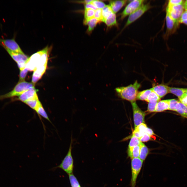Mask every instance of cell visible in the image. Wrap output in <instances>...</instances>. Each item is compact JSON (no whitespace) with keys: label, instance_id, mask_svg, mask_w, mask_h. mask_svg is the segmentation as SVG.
Listing matches in <instances>:
<instances>
[{"label":"cell","instance_id":"obj_1","mask_svg":"<svg viewBox=\"0 0 187 187\" xmlns=\"http://www.w3.org/2000/svg\"><path fill=\"white\" fill-rule=\"evenodd\" d=\"M141 86V84L136 80L133 84L126 86L116 88L115 90L119 97L131 103L136 101L137 100L138 90Z\"/></svg>","mask_w":187,"mask_h":187},{"label":"cell","instance_id":"obj_2","mask_svg":"<svg viewBox=\"0 0 187 187\" xmlns=\"http://www.w3.org/2000/svg\"><path fill=\"white\" fill-rule=\"evenodd\" d=\"M34 85L32 83L25 81H19L11 91L0 95V100L18 96L26 91L35 87Z\"/></svg>","mask_w":187,"mask_h":187},{"label":"cell","instance_id":"obj_3","mask_svg":"<svg viewBox=\"0 0 187 187\" xmlns=\"http://www.w3.org/2000/svg\"><path fill=\"white\" fill-rule=\"evenodd\" d=\"M73 143V139L71 135V142L67 154L60 164L56 167L62 169L68 175L73 173L74 168V161L72 155Z\"/></svg>","mask_w":187,"mask_h":187},{"label":"cell","instance_id":"obj_4","mask_svg":"<svg viewBox=\"0 0 187 187\" xmlns=\"http://www.w3.org/2000/svg\"><path fill=\"white\" fill-rule=\"evenodd\" d=\"M143 161L139 157L131 159V178L130 183L131 187H135L138 176L142 166Z\"/></svg>","mask_w":187,"mask_h":187},{"label":"cell","instance_id":"obj_5","mask_svg":"<svg viewBox=\"0 0 187 187\" xmlns=\"http://www.w3.org/2000/svg\"><path fill=\"white\" fill-rule=\"evenodd\" d=\"M184 8L183 3L177 5L168 6L166 9V13L175 22L179 23Z\"/></svg>","mask_w":187,"mask_h":187},{"label":"cell","instance_id":"obj_6","mask_svg":"<svg viewBox=\"0 0 187 187\" xmlns=\"http://www.w3.org/2000/svg\"><path fill=\"white\" fill-rule=\"evenodd\" d=\"M151 7L149 3L143 4L136 10L129 15L125 25V28L140 17L145 12Z\"/></svg>","mask_w":187,"mask_h":187},{"label":"cell","instance_id":"obj_7","mask_svg":"<svg viewBox=\"0 0 187 187\" xmlns=\"http://www.w3.org/2000/svg\"><path fill=\"white\" fill-rule=\"evenodd\" d=\"M3 47L13 59L16 63L20 71L23 69L25 67L26 63L29 57L24 54L14 52L4 47Z\"/></svg>","mask_w":187,"mask_h":187},{"label":"cell","instance_id":"obj_8","mask_svg":"<svg viewBox=\"0 0 187 187\" xmlns=\"http://www.w3.org/2000/svg\"><path fill=\"white\" fill-rule=\"evenodd\" d=\"M133 111L135 128L144 123L145 113L139 108L136 101L131 103Z\"/></svg>","mask_w":187,"mask_h":187},{"label":"cell","instance_id":"obj_9","mask_svg":"<svg viewBox=\"0 0 187 187\" xmlns=\"http://www.w3.org/2000/svg\"><path fill=\"white\" fill-rule=\"evenodd\" d=\"M144 1L143 0H134L131 1L122 13L121 19H122L132 13L143 4Z\"/></svg>","mask_w":187,"mask_h":187},{"label":"cell","instance_id":"obj_10","mask_svg":"<svg viewBox=\"0 0 187 187\" xmlns=\"http://www.w3.org/2000/svg\"><path fill=\"white\" fill-rule=\"evenodd\" d=\"M43 51V49L33 54L29 57L25 67L28 71H34L36 69Z\"/></svg>","mask_w":187,"mask_h":187},{"label":"cell","instance_id":"obj_11","mask_svg":"<svg viewBox=\"0 0 187 187\" xmlns=\"http://www.w3.org/2000/svg\"><path fill=\"white\" fill-rule=\"evenodd\" d=\"M0 42L3 47L10 51L16 53L24 54L20 47L14 39H3L0 38Z\"/></svg>","mask_w":187,"mask_h":187},{"label":"cell","instance_id":"obj_12","mask_svg":"<svg viewBox=\"0 0 187 187\" xmlns=\"http://www.w3.org/2000/svg\"><path fill=\"white\" fill-rule=\"evenodd\" d=\"M37 90L35 87L32 88L23 92L18 96V98L15 100H17L24 103L27 101L37 96Z\"/></svg>","mask_w":187,"mask_h":187},{"label":"cell","instance_id":"obj_13","mask_svg":"<svg viewBox=\"0 0 187 187\" xmlns=\"http://www.w3.org/2000/svg\"><path fill=\"white\" fill-rule=\"evenodd\" d=\"M47 66H41L37 67L32 75V83L35 84L41 78L46 71Z\"/></svg>","mask_w":187,"mask_h":187},{"label":"cell","instance_id":"obj_14","mask_svg":"<svg viewBox=\"0 0 187 187\" xmlns=\"http://www.w3.org/2000/svg\"><path fill=\"white\" fill-rule=\"evenodd\" d=\"M152 88L161 98L169 93V86L162 84L154 86Z\"/></svg>","mask_w":187,"mask_h":187},{"label":"cell","instance_id":"obj_15","mask_svg":"<svg viewBox=\"0 0 187 187\" xmlns=\"http://www.w3.org/2000/svg\"><path fill=\"white\" fill-rule=\"evenodd\" d=\"M167 33L171 34L174 31L178 23L175 22L166 13V16Z\"/></svg>","mask_w":187,"mask_h":187},{"label":"cell","instance_id":"obj_16","mask_svg":"<svg viewBox=\"0 0 187 187\" xmlns=\"http://www.w3.org/2000/svg\"><path fill=\"white\" fill-rule=\"evenodd\" d=\"M169 93L177 96L179 100L184 98L187 93V88L169 87Z\"/></svg>","mask_w":187,"mask_h":187},{"label":"cell","instance_id":"obj_17","mask_svg":"<svg viewBox=\"0 0 187 187\" xmlns=\"http://www.w3.org/2000/svg\"><path fill=\"white\" fill-rule=\"evenodd\" d=\"M127 0L111 1L110 6L113 12L115 14L126 3Z\"/></svg>","mask_w":187,"mask_h":187},{"label":"cell","instance_id":"obj_18","mask_svg":"<svg viewBox=\"0 0 187 187\" xmlns=\"http://www.w3.org/2000/svg\"><path fill=\"white\" fill-rule=\"evenodd\" d=\"M169 99L164 100L158 101L156 105L155 112H161L168 110Z\"/></svg>","mask_w":187,"mask_h":187},{"label":"cell","instance_id":"obj_19","mask_svg":"<svg viewBox=\"0 0 187 187\" xmlns=\"http://www.w3.org/2000/svg\"><path fill=\"white\" fill-rule=\"evenodd\" d=\"M175 111L177 112L182 116L187 118V106L179 101L176 105Z\"/></svg>","mask_w":187,"mask_h":187},{"label":"cell","instance_id":"obj_20","mask_svg":"<svg viewBox=\"0 0 187 187\" xmlns=\"http://www.w3.org/2000/svg\"><path fill=\"white\" fill-rule=\"evenodd\" d=\"M140 151L139 145L136 146L131 148L128 149V156L131 159L139 157Z\"/></svg>","mask_w":187,"mask_h":187},{"label":"cell","instance_id":"obj_21","mask_svg":"<svg viewBox=\"0 0 187 187\" xmlns=\"http://www.w3.org/2000/svg\"><path fill=\"white\" fill-rule=\"evenodd\" d=\"M140 151L139 158L142 161H144L149 153V150L147 147L142 142L140 145Z\"/></svg>","mask_w":187,"mask_h":187},{"label":"cell","instance_id":"obj_22","mask_svg":"<svg viewBox=\"0 0 187 187\" xmlns=\"http://www.w3.org/2000/svg\"><path fill=\"white\" fill-rule=\"evenodd\" d=\"M35 111L39 116H41L51 123L47 113L43 107L41 102L36 109Z\"/></svg>","mask_w":187,"mask_h":187},{"label":"cell","instance_id":"obj_23","mask_svg":"<svg viewBox=\"0 0 187 187\" xmlns=\"http://www.w3.org/2000/svg\"><path fill=\"white\" fill-rule=\"evenodd\" d=\"M152 91L151 88L138 92L137 96V99L146 101L148 96Z\"/></svg>","mask_w":187,"mask_h":187},{"label":"cell","instance_id":"obj_24","mask_svg":"<svg viewBox=\"0 0 187 187\" xmlns=\"http://www.w3.org/2000/svg\"><path fill=\"white\" fill-rule=\"evenodd\" d=\"M100 21L93 17L87 21L85 24L88 25V28L87 29V32L90 33L94 29L97 24L100 22Z\"/></svg>","mask_w":187,"mask_h":187},{"label":"cell","instance_id":"obj_25","mask_svg":"<svg viewBox=\"0 0 187 187\" xmlns=\"http://www.w3.org/2000/svg\"><path fill=\"white\" fill-rule=\"evenodd\" d=\"M104 22L109 27L117 26V23L115 14L114 13H112L106 19Z\"/></svg>","mask_w":187,"mask_h":187},{"label":"cell","instance_id":"obj_26","mask_svg":"<svg viewBox=\"0 0 187 187\" xmlns=\"http://www.w3.org/2000/svg\"><path fill=\"white\" fill-rule=\"evenodd\" d=\"M102 21L104 22L106 19L113 13L109 5H106L102 9Z\"/></svg>","mask_w":187,"mask_h":187},{"label":"cell","instance_id":"obj_27","mask_svg":"<svg viewBox=\"0 0 187 187\" xmlns=\"http://www.w3.org/2000/svg\"><path fill=\"white\" fill-rule=\"evenodd\" d=\"M38 96L24 103L31 109L35 110L40 103Z\"/></svg>","mask_w":187,"mask_h":187},{"label":"cell","instance_id":"obj_28","mask_svg":"<svg viewBox=\"0 0 187 187\" xmlns=\"http://www.w3.org/2000/svg\"><path fill=\"white\" fill-rule=\"evenodd\" d=\"M95 11L91 9H85L83 22L84 24L88 20L94 17Z\"/></svg>","mask_w":187,"mask_h":187},{"label":"cell","instance_id":"obj_29","mask_svg":"<svg viewBox=\"0 0 187 187\" xmlns=\"http://www.w3.org/2000/svg\"><path fill=\"white\" fill-rule=\"evenodd\" d=\"M160 99L161 98L152 90L148 96L146 101L148 102H158Z\"/></svg>","mask_w":187,"mask_h":187},{"label":"cell","instance_id":"obj_30","mask_svg":"<svg viewBox=\"0 0 187 187\" xmlns=\"http://www.w3.org/2000/svg\"><path fill=\"white\" fill-rule=\"evenodd\" d=\"M141 143L138 138L132 135L129 143L128 149L131 148L136 146L139 145Z\"/></svg>","mask_w":187,"mask_h":187},{"label":"cell","instance_id":"obj_31","mask_svg":"<svg viewBox=\"0 0 187 187\" xmlns=\"http://www.w3.org/2000/svg\"><path fill=\"white\" fill-rule=\"evenodd\" d=\"M69 175L71 187H81L78 181L73 173L69 174Z\"/></svg>","mask_w":187,"mask_h":187},{"label":"cell","instance_id":"obj_32","mask_svg":"<svg viewBox=\"0 0 187 187\" xmlns=\"http://www.w3.org/2000/svg\"><path fill=\"white\" fill-rule=\"evenodd\" d=\"M147 128L146 125L144 123H142L135 128V130L139 133L142 136L145 133V131Z\"/></svg>","mask_w":187,"mask_h":187},{"label":"cell","instance_id":"obj_33","mask_svg":"<svg viewBox=\"0 0 187 187\" xmlns=\"http://www.w3.org/2000/svg\"><path fill=\"white\" fill-rule=\"evenodd\" d=\"M179 101L174 99H170L169 110L175 111L176 107Z\"/></svg>","mask_w":187,"mask_h":187},{"label":"cell","instance_id":"obj_34","mask_svg":"<svg viewBox=\"0 0 187 187\" xmlns=\"http://www.w3.org/2000/svg\"><path fill=\"white\" fill-rule=\"evenodd\" d=\"M91 3L97 9H102L106 5L103 2L99 0H93Z\"/></svg>","mask_w":187,"mask_h":187},{"label":"cell","instance_id":"obj_35","mask_svg":"<svg viewBox=\"0 0 187 187\" xmlns=\"http://www.w3.org/2000/svg\"><path fill=\"white\" fill-rule=\"evenodd\" d=\"M28 71V69L25 68L22 70L20 71L19 75V81H25Z\"/></svg>","mask_w":187,"mask_h":187},{"label":"cell","instance_id":"obj_36","mask_svg":"<svg viewBox=\"0 0 187 187\" xmlns=\"http://www.w3.org/2000/svg\"><path fill=\"white\" fill-rule=\"evenodd\" d=\"M158 102H149L147 111L150 112H155L156 106Z\"/></svg>","mask_w":187,"mask_h":187},{"label":"cell","instance_id":"obj_37","mask_svg":"<svg viewBox=\"0 0 187 187\" xmlns=\"http://www.w3.org/2000/svg\"><path fill=\"white\" fill-rule=\"evenodd\" d=\"M94 17L100 21H102V9H97L95 11Z\"/></svg>","mask_w":187,"mask_h":187},{"label":"cell","instance_id":"obj_38","mask_svg":"<svg viewBox=\"0 0 187 187\" xmlns=\"http://www.w3.org/2000/svg\"><path fill=\"white\" fill-rule=\"evenodd\" d=\"M179 22L180 23H184L187 25V11H186L183 12Z\"/></svg>","mask_w":187,"mask_h":187},{"label":"cell","instance_id":"obj_39","mask_svg":"<svg viewBox=\"0 0 187 187\" xmlns=\"http://www.w3.org/2000/svg\"><path fill=\"white\" fill-rule=\"evenodd\" d=\"M184 1L182 0H170L169 1L168 5L172 6L183 3Z\"/></svg>","mask_w":187,"mask_h":187},{"label":"cell","instance_id":"obj_40","mask_svg":"<svg viewBox=\"0 0 187 187\" xmlns=\"http://www.w3.org/2000/svg\"><path fill=\"white\" fill-rule=\"evenodd\" d=\"M139 139L141 142H145L150 140L151 139V137L145 133L139 138Z\"/></svg>","mask_w":187,"mask_h":187},{"label":"cell","instance_id":"obj_41","mask_svg":"<svg viewBox=\"0 0 187 187\" xmlns=\"http://www.w3.org/2000/svg\"><path fill=\"white\" fill-rule=\"evenodd\" d=\"M85 9H91L94 10H96L97 9L91 3L85 4Z\"/></svg>","mask_w":187,"mask_h":187},{"label":"cell","instance_id":"obj_42","mask_svg":"<svg viewBox=\"0 0 187 187\" xmlns=\"http://www.w3.org/2000/svg\"><path fill=\"white\" fill-rule=\"evenodd\" d=\"M145 133L148 134L151 137H152L154 135V133L152 130L148 127L146 129Z\"/></svg>","mask_w":187,"mask_h":187},{"label":"cell","instance_id":"obj_43","mask_svg":"<svg viewBox=\"0 0 187 187\" xmlns=\"http://www.w3.org/2000/svg\"><path fill=\"white\" fill-rule=\"evenodd\" d=\"M132 135L139 139L142 136L139 133L135 130L133 132Z\"/></svg>","mask_w":187,"mask_h":187},{"label":"cell","instance_id":"obj_44","mask_svg":"<svg viewBox=\"0 0 187 187\" xmlns=\"http://www.w3.org/2000/svg\"><path fill=\"white\" fill-rule=\"evenodd\" d=\"M179 101L187 106V93L186 96L184 98L179 100Z\"/></svg>","mask_w":187,"mask_h":187},{"label":"cell","instance_id":"obj_45","mask_svg":"<svg viewBox=\"0 0 187 187\" xmlns=\"http://www.w3.org/2000/svg\"><path fill=\"white\" fill-rule=\"evenodd\" d=\"M184 8L187 11V1L186 0L184 4Z\"/></svg>","mask_w":187,"mask_h":187}]
</instances>
